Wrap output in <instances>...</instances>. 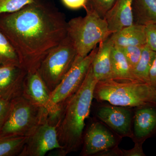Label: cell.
Returning a JSON list of instances; mask_svg holds the SVG:
<instances>
[{"label":"cell","instance_id":"cell-1","mask_svg":"<svg viewBox=\"0 0 156 156\" xmlns=\"http://www.w3.org/2000/svg\"><path fill=\"white\" fill-rule=\"evenodd\" d=\"M67 28L64 14L39 0L16 12L0 14V31L27 73L38 71L49 52L67 37Z\"/></svg>","mask_w":156,"mask_h":156},{"label":"cell","instance_id":"cell-2","mask_svg":"<svg viewBox=\"0 0 156 156\" xmlns=\"http://www.w3.org/2000/svg\"><path fill=\"white\" fill-rule=\"evenodd\" d=\"M97 82L91 66L80 87L60 105L55 121L60 155L77 151L82 147L85 121L90 114Z\"/></svg>","mask_w":156,"mask_h":156},{"label":"cell","instance_id":"cell-3","mask_svg":"<svg viewBox=\"0 0 156 156\" xmlns=\"http://www.w3.org/2000/svg\"><path fill=\"white\" fill-rule=\"evenodd\" d=\"M93 98L98 102L117 106L137 108L156 104V91L149 84L120 82L112 79L98 81Z\"/></svg>","mask_w":156,"mask_h":156},{"label":"cell","instance_id":"cell-4","mask_svg":"<svg viewBox=\"0 0 156 156\" xmlns=\"http://www.w3.org/2000/svg\"><path fill=\"white\" fill-rule=\"evenodd\" d=\"M86 11V16L75 17L67 22V37L77 56L82 57L87 56L97 44L112 34L104 18L92 10Z\"/></svg>","mask_w":156,"mask_h":156},{"label":"cell","instance_id":"cell-5","mask_svg":"<svg viewBox=\"0 0 156 156\" xmlns=\"http://www.w3.org/2000/svg\"><path fill=\"white\" fill-rule=\"evenodd\" d=\"M49 118L45 108L21 96L11 101L10 111L0 136H28Z\"/></svg>","mask_w":156,"mask_h":156},{"label":"cell","instance_id":"cell-6","mask_svg":"<svg viewBox=\"0 0 156 156\" xmlns=\"http://www.w3.org/2000/svg\"><path fill=\"white\" fill-rule=\"evenodd\" d=\"M77 55L72 43L67 36L44 58L38 71L50 92L70 69Z\"/></svg>","mask_w":156,"mask_h":156},{"label":"cell","instance_id":"cell-7","mask_svg":"<svg viewBox=\"0 0 156 156\" xmlns=\"http://www.w3.org/2000/svg\"><path fill=\"white\" fill-rule=\"evenodd\" d=\"M98 48L95 47L86 57L77 55L70 69L58 86L50 92V98L54 104L60 106L80 87L92 65Z\"/></svg>","mask_w":156,"mask_h":156},{"label":"cell","instance_id":"cell-8","mask_svg":"<svg viewBox=\"0 0 156 156\" xmlns=\"http://www.w3.org/2000/svg\"><path fill=\"white\" fill-rule=\"evenodd\" d=\"M122 139L105 124L95 118L84 132L80 155L97 156L118 147Z\"/></svg>","mask_w":156,"mask_h":156},{"label":"cell","instance_id":"cell-9","mask_svg":"<svg viewBox=\"0 0 156 156\" xmlns=\"http://www.w3.org/2000/svg\"><path fill=\"white\" fill-rule=\"evenodd\" d=\"M134 108L102 104L97 107L95 115L100 120L122 137H133Z\"/></svg>","mask_w":156,"mask_h":156},{"label":"cell","instance_id":"cell-10","mask_svg":"<svg viewBox=\"0 0 156 156\" xmlns=\"http://www.w3.org/2000/svg\"><path fill=\"white\" fill-rule=\"evenodd\" d=\"M61 148L56 126L49 118L28 136L19 156H43L50 151Z\"/></svg>","mask_w":156,"mask_h":156},{"label":"cell","instance_id":"cell-11","mask_svg":"<svg viewBox=\"0 0 156 156\" xmlns=\"http://www.w3.org/2000/svg\"><path fill=\"white\" fill-rule=\"evenodd\" d=\"M22 96L34 104L45 108L49 113L50 120L55 122L61 107L55 105L52 102L50 91L38 71L27 73Z\"/></svg>","mask_w":156,"mask_h":156},{"label":"cell","instance_id":"cell-12","mask_svg":"<svg viewBox=\"0 0 156 156\" xmlns=\"http://www.w3.org/2000/svg\"><path fill=\"white\" fill-rule=\"evenodd\" d=\"M27 72L19 66H0V96L11 101L22 96Z\"/></svg>","mask_w":156,"mask_h":156},{"label":"cell","instance_id":"cell-13","mask_svg":"<svg viewBox=\"0 0 156 156\" xmlns=\"http://www.w3.org/2000/svg\"><path fill=\"white\" fill-rule=\"evenodd\" d=\"M132 140L144 143L156 135V104L134 108Z\"/></svg>","mask_w":156,"mask_h":156},{"label":"cell","instance_id":"cell-14","mask_svg":"<svg viewBox=\"0 0 156 156\" xmlns=\"http://www.w3.org/2000/svg\"><path fill=\"white\" fill-rule=\"evenodd\" d=\"M133 0H116L104 19L112 34L134 24Z\"/></svg>","mask_w":156,"mask_h":156},{"label":"cell","instance_id":"cell-15","mask_svg":"<svg viewBox=\"0 0 156 156\" xmlns=\"http://www.w3.org/2000/svg\"><path fill=\"white\" fill-rule=\"evenodd\" d=\"M113 46L110 36L99 44L91 65L98 82L112 79L111 55Z\"/></svg>","mask_w":156,"mask_h":156},{"label":"cell","instance_id":"cell-16","mask_svg":"<svg viewBox=\"0 0 156 156\" xmlns=\"http://www.w3.org/2000/svg\"><path fill=\"white\" fill-rule=\"evenodd\" d=\"M145 26L133 24L112 33L111 39L115 46L144 47L147 45Z\"/></svg>","mask_w":156,"mask_h":156},{"label":"cell","instance_id":"cell-17","mask_svg":"<svg viewBox=\"0 0 156 156\" xmlns=\"http://www.w3.org/2000/svg\"><path fill=\"white\" fill-rule=\"evenodd\" d=\"M112 79L120 82L136 81L121 48L114 45L111 55Z\"/></svg>","mask_w":156,"mask_h":156},{"label":"cell","instance_id":"cell-18","mask_svg":"<svg viewBox=\"0 0 156 156\" xmlns=\"http://www.w3.org/2000/svg\"><path fill=\"white\" fill-rule=\"evenodd\" d=\"M132 10L134 24L156 23V0H133Z\"/></svg>","mask_w":156,"mask_h":156},{"label":"cell","instance_id":"cell-19","mask_svg":"<svg viewBox=\"0 0 156 156\" xmlns=\"http://www.w3.org/2000/svg\"><path fill=\"white\" fill-rule=\"evenodd\" d=\"M156 52L151 50L147 45L143 48L142 54L138 63L132 70L136 81L149 83V74L155 57Z\"/></svg>","mask_w":156,"mask_h":156},{"label":"cell","instance_id":"cell-20","mask_svg":"<svg viewBox=\"0 0 156 156\" xmlns=\"http://www.w3.org/2000/svg\"><path fill=\"white\" fill-rule=\"evenodd\" d=\"M27 137L0 136V156H19Z\"/></svg>","mask_w":156,"mask_h":156},{"label":"cell","instance_id":"cell-21","mask_svg":"<svg viewBox=\"0 0 156 156\" xmlns=\"http://www.w3.org/2000/svg\"><path fill=\"white\" fill-rule=\"evenodd\" d=\"M6 65L21 67L17 52L9 39L0 31V66Z\"/></svg>","mask_w":156,"mask_h":156},{"label":"cell","instance_id":"cell-22","mask_svg":"<svg viewBox=\"0 0 156 156\" xmlns=\"http://www.w3.org/2000/svg\"><path fill=\"white\" fill-rule=\"evenodd\" d=\"M116 1V0H88L85 9L92 10L104 18Z\"/></svg>","mask_w":156,"mask_h":156},{"label":"cell","instance_id":"cell-23","mask_svg":"<svg viewBox=\"0 0 156 156\" xmlns=\"http://www.w3.org/2000/svg\"><path fill=\"white\" fill-rule=\"evenodd\" d=\"M36 0H0V14L11 13L22 9Z\"/></svg>","mask_w":156,"mask_h":156},{"label":"cell","instance_id":"cell-24","mask_svg":"<svg viewBox=\"0 0 156 156\" xmlns=\"http://www.w3.org/2000/svg\"><path fill=\"white\" fill-rule=\"evenodd\" d=\"M144 47L128 46L120 48L126 56L131 69H133L138 63Z\"/></svg>","mask_w":156,"mask_h":156},{"label":"cell","instance_id":"cell-25","mask_svg":"<svg viewBox=\"0 0 156 156\" xmlns=\"http://www.w3.org/2000/svg\"><path fill=\"white\" fill-rule=\"evenodd\" d=\"M147 45L156 52V23L145 26Z\"/></svg>","mask_w":156,"mask_h":156},{"label":"cell","instance_id":"cell-26","mask_svg":"<svg viewBox=\"0 0 156 156\" xmlns=\"http://www.w3.org/2000/svg\"><path fill=\"white\" fill-rule=\"evenodd\" d=\"M11 107V101L0 98V130L9 115Z\"/></svg>","mask_w":156,"mask_h":156},{"label":"cell","instance_id":"cell-27","mask_svg":"<svg viewBox=\"0 0 156 156\" xmlns=\"http://www.w3.org/2000/svg\"><path fill=\"white\" fill-rule=\"evenodd\" d=\"M134 147L130 150L122 149V156H145V154L143 149L142 146L144 143L134 141Z\"/></svg>","mask_w":156,"mask_h":156},{"label":"cell","instance_id":"cell-28","mask_svg":"<svg viewBox=\"0 0 156 156\" xmlns=\"http://www.w3.org/2000/svg\"><path fill=\"white\" fill-rule=\"evenodd\" d=\"M66 7L68 9L76 10L86 8L88 0H61Z\"/></svg>","mask_w":156,"mask_h":156},{"label":"cell","instance_id":"cell-29","mask_svg":"<svg viewBox=\"0 0 156 156\" xmlns=\"http://www.w3.org/2000/svg\"><path fill=\"white\" fill-rule=\"evenodd\" d=\"M149 83L156 91V55L150 70Z\"/></svg>","mask_w":156,"mask_h":156},{"label":"cell","instance_id":"cell-30","mask_svg":"<svg viewBox=\"0 0 156 156\" xmlns=\"http://www.w3.org/2000/svg\"><path fill=\"white\" fill-rule=\"evenodd\" d=\"M2 98V97H1V96H0V98Z\"/></svg>","mask_w":156,"mask_h":156}]
</instances>
